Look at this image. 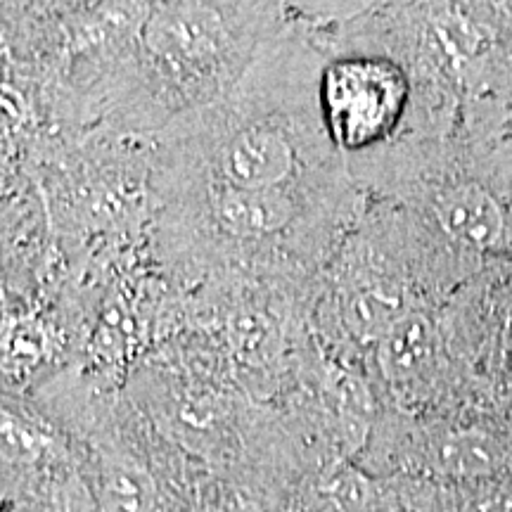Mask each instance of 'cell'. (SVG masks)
<instances>
[{
	"label": "cell",
	"mask_w": 512,
	"mask_h": 512,
	"mask_svg": "<svg viewBox=\"0 0 512 512\" xmlns=\"http://www.w3.org/2000/svg\"><path fill=\"white\" fill-rule=\"evenodd\" d=\"M318 67L316 48L285 46L278 53L275 48L273 53H261L226 98L162 128L157 188H358L320 119Z\"/></svg>",
	"instance_id": "6da1fadb"
},
{
	"label": "cell",
	"mask_w": 512,
	"mask_h": 512,
	"mask_svg": "<svg viewBox=\"0 0 512 512\" xmlns=\"http://www.w3.org/2000/svg\"><path fill=\"white\" fill-rule=\"evenodd\" d=\"M316 98L330 145L370 195L382 178V159L408 119L411 74L373 43H339L328 53L320 50Z\"/></svg>",
	"instance_id": "7a4b0ae2"
},
{
	"label": "cell",
	"mask_w": 512,
	"mask_h": 512,
	"mask_svg": "<svg viewBox=\"0 0 512 512\" xmlns=\"http://www.w3.org/2000/svg\"><path fill=\"white\" fill-rule=\"evenodd\" d=\"M432 216L448 240L470 252H489L505 238V214L475 181L448 183L432 195Z\"/></svg>",
	"instance_id": "3957f363"
},
{
	"label": "cell",
	"mask_w": 512,
	"mask_h": 512,
	"mask_svg": "<svg viewBox=\"0 0 512 512\" xmlns=\"http://www.w3.org/2000/svg\"><path fill=\"white\" fill-rule=\"evenodd\" d=\"M437 354V330L422 313L408 311L377 342V361L384 380L403 387L430 368Z\"/></svg>",
	"instance_id": "277c9868"
},
{
	"label": "cell",
	"mask_w": 512,
	"mask_h": 512,
	"mask_svg": "<svg viewBox=\"0 0 512 512\" xmlns=\"http://www.w3.org/2000/svg\"><path fill=\"white\" fill-rule=\"evenodd\" d=\"M437 460L448 475L477 477L494 470L501 460V448L484 432H458L441 441Z\"/></svg>",
	"instance_id": "5b68a950"
},
{
	"label": "cell",
	"mask_w": 512,
	"mask_h": 512,
	"mask_svg": "<svg viewBox=\"0 0 512 512\" xmlns=\"http://www.w3.org/2000/svg\"><path fill=\"white\" fill-rule=\"evenodd\" d=\"M102 498L107 512H152L155 484L143 467L119 460L102 470Z\"/></svg>",
	"instance_id": "8992f818"
},
{
	"label": "cell",
	"mask_w": 512,
	"mask_h": 512,
	"mask_svg": "<svg viewBox=\"0 0 512 512\" xmlns=\"http://www.w3.org/2000/svg\"><path fill=\"white\" fill-rule=\"evenodd\" d=\"M467 512H512V496L508 494L486 496L475 505H470V510Z\"/></svg>",
	"instance_id": "52a82bcc"
},
{
	"label": "cell",
	"mask_w": 512,
	"mask_h": 512,
	"mask_svg": "<svg viewBox=\"0 0 512 512\" xmlns=\"http://www.w3.org/2000/svg\"><path fill=\"white\" fill-rule=\"evenodd\" d=\"M505 354L512 361V311H510V318H508V325H505Z\"/></svg>",
	"instance_id": "ba28073f"
}]
</instances>
